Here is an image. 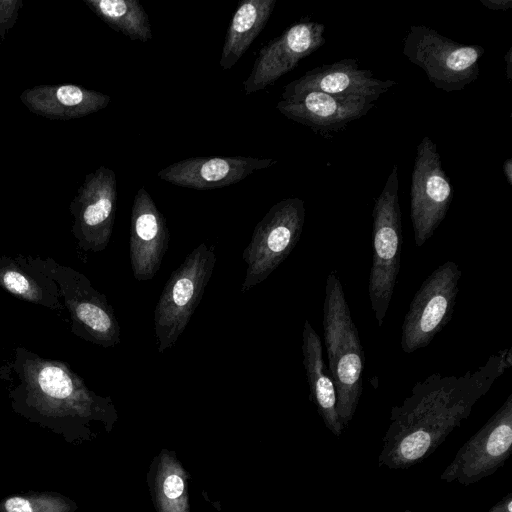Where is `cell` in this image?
Wrapping results in <instances>:
<instances>
[{"label":"cell","instance_id":"f546056e","mask_svg":"<svg viewBox=\"0 0 512 512\" xmlns=\"http://www.w3.org/2000/svg\"><path fill=\"white\" fill-rule=\"evenodd\" d=\"M404 512H413V511H411V510L407 509V510H405Z\"/></svg>","mask_w":512,"mask_h":512},{"label":"cell","instance_id":"5bb4252c","mask_svg":"<svg viewBox=\"0 0 512 512\" xmlns=\"http://www.w3.org/2000/svg\"><path fill=\"white\" fill-rule=\"evenodd\" d=\"M373 103L370 99L344 98L310 90L282 98L276 108L288 119L328 137L366 115Z\"/></svg>","mask_w":512,"mask_h":512},{"label":"cell","instance_id":"603a6c76","mask_svg":"<svg viewBox=\"0 0 512 512\" xmlns=\"http://www.w3.org/2000/svg\"><path fill=\"white\" fill-rule=\"evenodd\" d=\"M0 286L23 300L50 305L41 283L13 260H0Z\"/></svg>","mask_w":512,"mask_h":512},{"label":"cell","instance_id":"7402d4cb","mask_svg":"<svg viewBox=\"0 0 512 512\" xmlns=\"http://www.w3.org/2000/svg\"><path fill=\"white\" fill-rule=\"evenodd\" d=\"M187 478L188 474L174 452L163 449L154 479L158 512H190Z\"/></svg>","mask_w":512,"mask_h":512},{"label":"cell","instance_id":"8992f818","mask_svg":"<svg viewBox=\"0 0 512 512\" xmlns=\"http://www.w3.org/2000/svg\"><path fill=\"white\" fill-rule=\"evenodd\" d=\"M305 205L300 198H285L274 204L257 223L242 253L247 264L241 292L263 282L289 256L300 240Z\"/></svg>","mask_w":512,"mask_h":512},{"label":"cell","instance_id":"7c38bea8","mask_svg":"<svg viewBox=\"0 0 512 512\" xmlns=\"http://www.w3.org/2000/svg\"><path fill=\"white\" fill-rule=\"evenodd\" d=\"M322 23L296 22L258 52L252 70L243 82L245 95L263 90L325 44Z\"/></svg>","mask_w":512,"mask_h":512},{"label":"cell","instance_id":"83f0119b","mask_svg":"<svg viewBox=\"0 0 512 512\" xmlns=\"http://www.w3.org/2000/svg\"><path fill=\"white\" fill-rule=\"evenodd\" d=\"M504 60L506 62V76L509 81L512 79V47L509 48L507 53L504 56Z\"/></svg>","mask_w":512,"mask_h":512},{"label":"cell","instance_id":"5b68a950","mask_svg":"<svg viewBox=\"0 0 512 512\" xmlns=\"http://www.w3.org/2000/svg\"><path fill=\"white\" fill-rule=\"evenodd\" d=\"M403 54L425 72L436 88L453 92L478 78L484 48L459 43L425 25H411L404 38Z\"/></svg>","mask_w":512,"mask_h":512},{"label":"cell","instance_id":"7a4b0ae2","mask_svg":"<svg viewBox=\"0 0 512 512\" xmlns=\"http://www.w3.org/2000/svg\"><path fill=\"white\" fill-rule=\"evenodd\" d=\"M323 334L328 370L337 396V413L345 428L352 420L363 389L365 356L338 272L326 278Z\"/></svg>","mask_w":512,"mask_h":512},{"label":"cell","instance_id":"4fadbf2b","mask_svg":"<svg viewBox=\"0 0 512 512\" xmlns=\"http://www.w3.org/2000/svg\"><path fill=\"white\" fill-rule=\"evenodd\" d=\"M60 268L55 278L61 284L66 305L80 334L105 348L117 345L120 327L106 297L95 290L84 275Z\"/></svg>","mask_w":512,"mask_h":512},{"label":"cell","instance_id":"30bf717a","mask_svg":"<svg viewBox=\"0 0 512 512\" xmlns=\"http://www.w3.org/2000/svg\"><path fill=\"white\" fill-rule=\"evenodd\" d=\"M24 377L32 398L49 410L82 417L113 410L109 398L91 392L63 363L39 358L28 360Z\"/></svg>","mask_w":512,"mask_h":512},{"label":"cell","instance_id":"d6986e66","mask_svg":"<svg viewBox=\"0 0 512 512\" xmlns=\"http://www.w3.org/2000/svg\"><path fill=\"white\" fill-rule=\"evenodd\" d=\"M302 353L310 400L315 404L326 428L339 437L344 427L337 413L335 385L323 359L321 339L308 319L303 326Z\"/></svg>","mask_w":512,"mask_h":512},{"label":"cell","instance_id":"9a60e30c","mask_svg":"<svg viewBox=\"0 0 512 512\" xmlns=\"http://www.w3.org/2000/svg\"><path fill=\"white\" fill-rule=\"evenodd\" d=\"M168 243L166 218L149 192L141 187L133 200L130 221V262L136 280L147 281L156 275Z\"/></svg>","mask_w":512,"mask_h":512},{"label":"cell","instance_id":"ffe728a7","mask_svg":"<svg viewBox=\"0 0 512 512\" xmlns=\"http://www.w3.org/2000/svg\"><path fill=\"white\" fill-rule=\"evenodd\" d=\"M276 0L241 1L228 27L219 61L221 69H231L261 33L272 15Z\"/></svg>","mask_w":512,"mask_h":512},{"label":"cell","instance_id":"f1b7e54d","mask_svg":"<svg viewBox=\"0 0 512 512\" xmlns=\"http://www.w3.org/2000/svg\"><path fill=\"white\" fill-rule=\"evenodd\" d=\"M503 172L509 185H512V159H507L503 164Z\"/></svg>","mask_w":512,"mask_h":512},{"label":"cell","instance_id":"277c9868","mask_svg":"<svg viewBox=\"0 0 512 512\" xmlns=\"http://www.w3.org/2000/svg\"><path fill=\"white\" fill-rule=\"evenodd\" d=\"M216 263L215 247L199 244L172 272L154 309L157 350L164 353L186 329Z\"/></svg>","mask_w":512,"mask_h":512},{"label":"cell","instance_id":"ac0fdd59","mask_svg":"<svg viewBox=\"0 0 512 512\" xmlns=\"http://www.w3.org/2000/svg\"><path fill=\"white\" fill-rule=\"evenodd\" d=\"M20 100L30 112L51 119L71 120L107 107L109 95L75 84L38 85L25 89Z\"/></svg>","mask_w":512,"mask_h":512},{"label":"cell","instance_id":"2e32d148","mask_svg":"<svg viewBox=\"0 0 512 512\" xmlns=\"http://www.w3.org/2000/svg\"><path fill=\"white\" fill-rule=\"evenodd\" d=\"M396 85L394 80L375 78L367 69H360L355 59H343L307 71L284 87L282 98L315 90L344 98H365L376 101Z\"/></svg>","mask_w":512,"mask_h":512},{"label":"cell","instance_id":"8fae6325","mask_svg":"<svg viewBox=\"0 0 512 512\" xmlns=\"http://www.w3.org/2000/svg\"><path fill=\"white\" fill-rule=\"evenodd\" d=\"M117 202L115 172L100 166L85 176L70 204L73 233L84 250L100 252L110 241Z\"/></svg>","mask_w":512,"mask_h":512},{"label":"cell","instance_id":"3957f363","mask_svg":"<svg viewBox=\"0 0 512 512\" xmlns=\"http://www.w3.org/2000/svg\"><path fill=\"white\" fill-rule=\"evenodd\" d=\"M373 255L368 295L378 326H382L400 272L402 246L399 174L395 164L373 208Z\"/></svg>","mask_w":512,"mask_h":512},{"label":"cell","instance_id":"9c48e42d","mask_svg":"<svg viewBox=\"0 0 512 512\" xmlns=\"http://www.w3.org/2000/svg\"><path fill=\"white\" fill-rule=\"evenodd\" d=\"M452 199L453 189L436 144L424 136L416 149L410 189V217L418 247L433 236Z\"/></svg>","mask_w":512,"mask_h":512},{"label":"cell","instance_id":"cb8c5ba5","mask_svg":"<svg viewBox=\"0 0 512 512\" xmlns=\"http://www.w3.org/2000/svg\"><path fill=\"white\" fill-rule=\"evenodd\" d=\"M70 499L54 493L14 495L1 503V512H72Z\"/></svg>","mask_w":512,"mask_h":512},{"label":"cell","instance_id":"e0dca14e","mask_svg":"<svg viewBox=\"0 0 512 512\" xmlns=\"http://www.w3.org/2000/svg\"><path fill=\"white\" fill-rule=\"evenodd\" d=\"M276 163L277 160L271 158L244 156L192 157L161 169L157 176L176 186L206 190L238 183Z\"/></svg>","mask_w":512,"mask_h":512},{"label":"cell","instance_id":"6da1fadb","mask_svg":"<svg viewBox=\"0 0 512 512\" xmlns=\"http://www.w3.org/2000/svg\"><path fill=\"white\" fill-rule=\"evenodd\" d=\"M511 365L509 347L464 375L436 372L416 382L403 402L391 409L378 465L408 469L428 458Z\"/></svg>","mask_w":512,"mask_h":512},{"label":"cell","instance_id":"4316f807","mask_svg":"<svg viewBox=\"0 0 512 512\" xmlns=\"http://www.w3.org/2000/svg\"><path fill=\"white\" fill-rule=\"evenodd\" d=\"M488 512H512V493L505 495Z\"/></svg>","mask_w":512,"mask_h":512},{"label":"cell","instance_id":"484cf974","mask_svg":"<svg viewBox=\"0 0 512 512\" xmlns=\"http://www.w3.org/2000/svg\"><path fill=\"white\" fill-rule=\"evenodd\" d=\"M480 2L486 8L494 11H505L512 7L511 0H480Z\"/></svg>","mask_w":512,"mask_h":512},{"label":"cell","instance_id":"44dd1931","mask_svg":"<svg viewBox=\"0 0 512 512\" xmlns=\"http://www.w3.org/2000/svg\"><path fill=\"white\" fill-rule=\"evenodd\" d=\"M87 7L113 30L131 40L152 39L148 14L137 0H83Z\"/></svg>","mask_w":512,"mask_h":512},{"label":"cell","instance_id":"52a82bcc","mask_svg":"<svg viewBox=\"0 0 512 512\" xmlns=\"http://www.w3.org/2000/svg\"><path fill=\"white\" fill-rule=\"evenodd\" d=\"M462 271L453 261L438 266L415 293L401 328V348L412 353L428 346L451 320Z\"/></svg>","mask_w":512,"mask_h":512},{"label":"cell","instance_id":"ba28073f","mask_svg":"<svg viewBox=\"0 0 512 512\" xmlns=\"http://www.w3.org/2000/svg\"><path fill=\"white\" fill-rule=\"evenodd\" d=\"M512 452V394L458 450L440 480L468 486L494 474Z\"/></svg>","mask_w":512,"mask_h":512},{"label":"cell","instance_id":"d4e9b609","mask_svg":"<svg viewBox=\"0 0 512 512\" xmlns=\"http://www.w3.org/2000/svg\"><path fill=\"white\" fill-rule=\"evenodd\" d=\"M23 4L22 0H0V46L6 32L16 24Z\"/></svg>","mask_w":512,"mask_h":512}]
</instances>
